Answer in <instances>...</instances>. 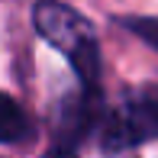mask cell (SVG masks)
Returning a JSON list of instances; mask_svg holds the SVG:
<instances>
[{"mask_svg": "<svg viewBox=\"0 0 158 158\" xmlns=\"http://www.w3.org/2000/svg\"><path fill=\"white\" fill-rule=\"evenodd\" d=\"M32 139V119L10 94L0 90V145H19Z\"/></svg>", "mask_w": 158, "mask_h": 158, "instance_id": "cell-4", "label": "cell"}, {"mask_svg": "<svg viewBox=\"0 0 158 158\" xmlns=\"http://www.w3.org/2000/svg\"><path fill=\"white\" fill-rule=\"evenodd\" d=\"M42 158H77V145H61V142H55Z\"/></svg>", "mask_w": 158, "mask_h": 158, "instance_id": "cell-6", "label": "cell"}, {"mask_svg": "<svg viewBox=\"0 0 158 158\" xmlns=\"http://www.w3.org/2000/svg\"><path fill=\"white\" fill-rule=\"evenodd\" d=\"M119 26H126L135 39H142L145 45H152L158 52V16H123Z\"/></svg>", "mask_w": 158, "mask_h": 158, "instance_id": "cell-5", "label": "cell"}, {"mask_svg": "<svg viewBox=\"0 0 158 158\" xmlns=\"http://www.w3.org/2000/svg\"><path fill=\"white\" fill-rule=\"evenodd\" d=\"M32 26L52 48L68 58L84 90H100V45L94 26L61 0H39L32 6Z\"/></svg>", "mask_w": 158, "mask_h": 158, "instance_id": "cell-1", "label": "cell"}, {"mask_svg": "<svg viewBox=\"0 0 158 158\" xmlns=\"http://www.w3.org/2000/svg\"><path fill=\"white\" fill-rule=\"evenodd\" d=\"M100 116V90H84L74 97H64V103L55 113V142L77 145L84 135L94 129Z\"/></svg>", "mask_w": 158, "mask_h": 158, "instance_id": "cell-3", "label": "cell"}, {"mask_svg": "<svg viewBox=\"0 0 158 158\" xmlns=\"http://www.w3.org/2000/svg\"><path fill=\"white\" fill-rule=\"evenodd\" d=\"M158 139V97L139 94L106 113L100 126V148L106 155H123Z\"/></svg>", "mask_w": 158, "mask_h": 158, "instance_id": "cell-2", "label": "cell"}]
</instances>
